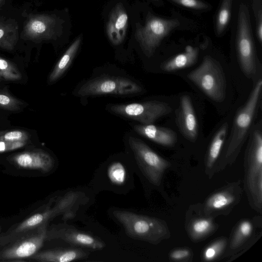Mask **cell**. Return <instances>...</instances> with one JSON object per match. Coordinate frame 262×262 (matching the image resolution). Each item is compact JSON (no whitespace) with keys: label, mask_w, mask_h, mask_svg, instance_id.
<instances>
[{"label":"cell","mask_w":262,"mask_h":262,"mask_svg":"<svg viewBox=\"0 0 262 262\" xmlns=\"http://www.w3.org/2000/svg\"><path fill=\"white\" fill-rule=\"evenodd\" d=\"M56 215L54 207L32 215L0 236V246H5Z\"/></svg>","instance_id":"16"},{"label":"cell","mask_w":262,"mask_h":262,"mask_svg":"<svg viewBox=\"0 0 262 262\" xmlns=\"http://www.w3.org/2000/svg\"><path fill=\"white\" fill-rule=\"evenodd\" d=\"M6 0H0V8L4 4Z\"/></svg>","instance_id":"36"},{"label":"cell","mask_w":262,"mask_h":262,"mask_svg":"<svg viewBox=\"0 0 262 262\" xmlns=\"http://www.w3.org/2000/svg\"><path fill=\"white\" fill-rule=\"evenodd\" d=\"M144 92L142 85L130 76L104 74L92 76L81 82L73 94L82 97L102 95L125 97Z\"/></svg>","instance_id":"3"},{"label":"cell","mask_w":262,"mask_h":262,"mask_svg":"<svg viewBox=\"0 0 262 262\" xmlns=\"http://www.w3.org/2000/svg\"><path fill=\"white\" fill-rule=\"evenodd\" d=\"M46 222L7 244L0 251V261H17L31 257L42 247L46 241Z\"/></svg>","instance_id":"11"},{"label":"cell","mask_w":262,"mask_h":262,"mask_svg":"<svg viewBox=\"0 0 262 262\" xmlns=\"http://www.w3.org/2000/svg\"><path fill=\"white\" fill-rule=\"evenodd\" d=\"M228 130V123H224L217 129L209 146L205 159V173L209 179L214 175V168L226 142Z\"/></svg>","instance_id":"21"},{"label":"cell","mask_w":262,"mask_h":262,"mask_svg":"<svg viewBox=\"0 0 262 262\" xmlns=\"http://www.w3.org/2000/svg\"><path fill=\"white\" fill-rule=\"evenodd\" d=\"M18 39V27L12 20L0 19V48L13 50Z\"/></svg>","instance_id":"25"},{"label":"cell","mask_w":262,"mask_h":262,"mask_svg":"<svg viewBox=\"0 0 262 262\" xmlns=\"http://www.w3.org/2000/svg\"><path fill=\"white\" fill-rule=\"evenodd\" d=\"M193 252L188 247H178L172 249L169 253L168 259L170 261L190 262L192 260Z\"/></svg>","instance_id":"31"},{"label":"cell","mask_w":262,"mask_h":262,"mask_svg":"<svg viewBox=\"0 0 262 262\" xmlns=\"http://www.w3.org/2000/svg\"><path fill=\"white\" fill-rule=\"evenodd\" d=\"M11 160L17 167L49 172L53 167L54 161L47 152L41 149L26 151L13 155Z\"/></svg>","instance_id":"18"},{"label":"cell","mask_w":262,"mask_h":262,"mask_svg":"<svg viewBox=\"0 0 262 262\" xmlns=\"http://www.w3.org/2000/svg\"><path fill=\"white\" fill-rule=\"evenodd\" d=\"M261 95L262 80L260 79L254 84L247 102L236 114L229 137L216 163L214 174L235 162L254 125Z\"/></svg>","instance_id":"1"},{"label":"cell","mask_w":262,"mask_h":262,"mask_svg":"<svg viewBox=\"0 0 262 262\" xmlns=\"http://www.w3.org/2000/svg\"><path fill=\"white\" fill-rule=\"evenodd\" d=\"M199 52L198 48L188 45L185 47L184 52L163 63L161 68L166 72H172L188 68L196 61Z\"/></svg>","instance_id":"24"},{"label":"cell","mask_w":262,"mask_h":262,"mask_svg":"<svg viewBox=\"0 0 262 262\" xmlns=\"http://www.w3.org/2000/svg\"><path fill=\"white\" fill-rule=\"evenodd\" d=\"M183 7L195 10L207 9L208 6L200 0H169Z\"/></svg>","instance_id":"33"},{"label":"cell","mask_w":262,"mask_h":262,"mask_svg":"<svg viewBox=\"0 0 262 262\" xmlns=\"http://www.w3.org/2000/svg\"><path fill=\"white\" fill-rule=\"evenodd\" d=\"M25 143H11L0 141V151H6L20 147Z\"/></svg>","instance_id":"34"},{"label":"cell","mask_w":262,"mask_h":262,"mask_svg":"<svg viewBox=\"0 0 262 262\" xmlns=\"http://www.w3.org/2000/svg\"><path fill=\"white\" fill-rule=\"evenodd\" d=\"M113 214L132 238L157 245L171 236L167 224L162 219L123 210Z\"/></svg>","instance_id":"4"},{"label":"cell","mask_w":262,"mask_h":262,"mask_svg":"<svg viewBox=\"0 0 262 262\" xmlns=\"http://www.w3.org/2000/svg\"><path fill=\"white\" fill-rule=\"evenodd\" d=\"M243 219L233 227L228 245L223 255L224 258L230 257V261L236 258L240 253L250 248L261 236V219Z\"/></svg>","instance_id":"10"},{"label":"cell","mask_w":262,"mask_h":262,"mask_svg":"<svg viewBox=\"0 0 262 262\" xmlns=\"http://www.w3.org/2000/svg\"><path fill=\"white\" fill-rule=\"evenodd\" d=\"M187 77L211 99L216 102L224 100L225 78L221 66L211 57H204L201 64L189 73Z\"/></svg>","instance_id":"5"},{"label":"cell","mask_w":262,"mask_h":262,"mask_svg":"<svg viewBox=\"0 0 262 262\" xmlns=\"http://www.w3.org/2000/svg\"><path fill=\"white\" fill-rule=\"evenodd\" d=\"M89 253L81 248H56L38 252L31 258L41 262H69L86 258Z\"/></svg>","instance_id":"22"},{"label":"cell","mask_w":262,"mask_h":262,"mask_svg":"<svg viewBox=\"0 0 262 262\" xmlns=\"http://www.w3.org/2000/svg\"><path fill=\"white\" fill-rule=\"evenodd\" d=\"M256 33L257 38L260 42L262 41V15L261 11L259 10L257 20Z\"/></svg>","instance_id":"35"},{"label":"cell","mask_w":262,"mask_h":262,"mask_svg":"<svg viewBox=\"0 0 262 262\" xmlns=\"http://www.w3.org/2000/svg\"><path fill=\"white\" fill-rule=\"evenodd\" d=\"M127 141L144 176L151 184L160 186L165 172L171 165V163L134 135H129Z\"/></svg>","instance_id":"6"},{"label":"cell","mask_w":262,"mask_h":262,"mask_svg":"<svg viewBox=\"0 0 262 262\" xmlns=\"http://www.w3.org/2000/svg\"><path fill=\"white\" fill-rule=\"evenodd\" d=\"M243 192L240 181L223 185L210 194L201 203L204 213L214 218L227 215L240 202Z\"/></svg>","instance_id":"12"},{"label":"cell","mask_w":262,"mask_h":262,"mask_svg":"<svg viewBox=\"0 0 262 262\" xmlns=\"http://www.w3.org/2000/svg\"><path fill=\"white\" fill-rule=\"evenodd\" d=\"M25 103L14 97L6 90L0 89V108L5 110L16 112L21 110Z\"/></svg>","instance_id":"28"},{"label":"cell","mask_w":262,"mask_h":262,"mask_svg":"<svg viewBox=\"0 0 262 262\" xmlns=\"http://www.w3.org/2000/svg\"><path fill=\"white\" fill-rule=\"evenodd\" d=\"M54 239H59L74 246L95 250H100L105 246L99 238L73 227L47 230L46 241Z\"/></svg>","instance_id":"14"},{"label":"cell","mask_w":262,"mask_h":262,"mask_svg":"<svg viewBox=\"0 0 262 262\" xmlns=\"http://www.w3.org/2000/svg\"><path fill=\"white\" fill-rule=\"evenodd\" d=\"M0 74L3 80L17 81L21 78V74L16 66L0 57Z\"/></svg>","instance_id":"29"},{"label":"cell","mask_w":262,"mask_h":262,"mask_svg":"<svg viewBox=\"0 0 262 262\" xmlns=\"http://www.w3.org/2000/svg\"><path fill=\"white\" fill-rule=\"evenodd\" d=\"M130 125L137 134L159 145L171 147L177 142V134L169 128L158 126L153 124L144 125L130 123Z\"/></svg>","instance_id":"20"},{"label":"cell","mask_w":262,"mask_h":262,"mask_svg":"<svg viewBox=\"0 0 262 262\" xmlns=\"http://www.w3.org/2000/svg\"><path fill=\"white\" fill-rule=\"evenodd\" d=\"M180 25L177 19L162 18L149 13L144 26L136 25L135 36L144 54L150 57L163 39Z\"/></svg>","instance_id":"8"},{"label":"cell","mask_w":262,"mask_h":262,"mask_svg":"<svg viewBox=\"0 0 262 262\" xmlns=\"http://www.w3.org/2000/svg\"><path fill=\"white\" fill-rule=\"evenodd\" d=\"M128 26V15L121 3H118L111 11L106 25L109 40L114 46L120 45L124 39Z\"/></svg>","instance_id":"19"},{"label":"cell","mask_w":262,"mask_h":262,"mask_svg":"<svg viewBox=\"0 0 262 262\" xmlns=\"http://www.w3.org/2000/svg\"><path fill=\"white\" fill-rule=\"evenodd\" d=\"M245 152L244 187L250 207L262 213V124H254Z\"/></svg>","instance_id":"2"},{"label":"cell","mask_w":262,"mask_h":262,"mask_svg":"<svg viewBox=\"0 0 262 262\" xmlns=\"http://www.w3.org/2000/svg\"><path fill=\"white\" fill-rule=\"evenodd\" d=\"M152 1H159V0H152Z\"/></svg>","instance_id":"39"},{"label":"cell","mask_w":262,"mask_h":262,"mask_svg":"<svg viewBox=\"0 0 262 262\" xmlns=\"http://www.w3.org/2000/svg\"><path fill=\"white\" fill-rule=\"evenodd\" d=\"M236 46L237 56L243 71L247 76L254 77L257 71L255 50L249 11L244 4H241L239 7Z\"/></svg>","instance_id":"9"},{"label":"cell","mask_w":262,"mask_h":262,"mask_svg":"<svg viewBox=\"0 0 262 262\" xmlns=\"http://www.w3.org/2000/svg\"><path fill=\"white\" fill-rule=\"evenodd\" d=\"M106 110L110 113L128 118L139 124H153L160 118L171 111L170 105L166 102L149 100L127 103H109Z\"/></svg>","instance_id":"7"},{"label":"cell","mask_w":262,"mask_h":262,"mask_svg":"<svg viewBox=\"0 0 262 262\" xmlns=\"http://www.w3.org/2000/svg\"><path fill=\"white\" fill-rule=\"evenodd\" d=\"M79 196V193L76 192H70L67 193L54 207L56 214L58 215L68 211L76 202Z\"/></svg>","instance_id":"32"},{"label":"cell","mask_w":262,"mask_h":262,"mask_svg":"<svg viewBox=\"0 0 262 262\" xmlns=\"http://www.w3.org/2000/svg\"><path fill=\"white\" fill-rule=\"evenodd\" d=\"M177 122L180 130L187 139L191 141L196 139L198 121L191 100L188 95L181 97L177 112Z\"/></svg>","instance_id":"17"},{"label":"cell","mask_w":262,"mask_h":262,"mask_svg":"<svg viewBox=\"0 0 262 262\" xmlns=\"http://www.w3.org/2000/svg\"><path fill=\"white\" fill-rule=\"evenodd\" d=\"M232 0H223L216 20V31L221 34L230 20Z\"/></svg>","instance_id":"27"},{"label":"cell","mask_w":262,"mask_h":262,"mask_svg":"<svg viewBox=\"0 0 262 262\" xmlns=\"http://www.w3.org/2000/svg\"><path fill=\"white\" fill-rule=\"evenodd\" d=\"M1 230H2V227H1V226H0V232L1 231Z\"/></svg>","instance_id":"38"},{"label":"cell","mask_w":262,"mask_h":262,"mask_svg":"<svg viewBox=\"0 0 262 262\" xmlns=\"http://www.w3.org/2000/svg\"><path fill=\"white\" fill-rule=\"evenodd\" d=\"M214 219L204 213L201 203L190 205L185 219V228L190 239L199 243L213 234L219 227Z\"/></svg>","instance_id":"13"},{"label":"cell","mask_w":262,"mask_h":262,"mask_svg":"<svg viewBox=\"0 0 262 262\" xmlns=\"http://www.w3.org/2000/svg\"><path fill=\"white\" fill-rule=\"evenodd\" d=\"M30 138V134L23 130H12L0 132L1 141L11 143H26Z\"/></svg>","instance_id":"30"},{"label":"cell","mask_w":262,"mask_h":262,"mask_svg":"<svg viewBox=\"0 0 262 262\" xmlns=\"http://www.w3.org/2000/svg\"><path fill=\"white\" fill-rule=\"evenodd\" d=\"M81 42L79 36L70 45L57 61L48 78L49 83H53L60 79L71 66Z\"/></svg>","instance_id":"23"},{"label":"cell","mask_w":262,"mask_h":262,"mask_svg":"<svg viewBox=\"0 0 262 262\" xmlns=\"http://www.w3.org/2000/svg\"><path fill=\"white\" fill-rule=\"evenodd\" d=\"M3 80V78H2V76H1V74H0V81H2V80Z\"/></svg>","instance_id":"37"},{"label":"cell","mask_w":262,"mask_h":262,"mask_svg":"<svg viewBox=\"0 0 262 262\" xmlns=\"http://www.w3.org/2000/svg\"><path fill=\"white\" fill-rule=\"evenodd\" d=\"M228 238L221 236L214 239L207 244L201 253L203 261L211 262L222 259L228 245Z\"/></svg>","instance_id":"26"},{"label":"cell","mask_w":262,"mask_h":262,"mask_svg":"<svg viewBox=\"0 0 262 262\" xmlns=\"http://www.w3.org/2000/svg\"><path fill=\"white\" fill-rule=\"evenodd\" d=\"M57 20L47 14L30 16L24 25L23 34L27 39L39 41L53 38L55 33Z\"/></svg>","instance_id":"15"}]
</instances>
